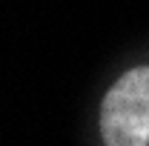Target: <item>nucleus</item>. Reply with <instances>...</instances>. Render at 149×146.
Segmentation results:
<instances>
[{"mask_svg":"<svg viewBox=\"0 0 149 146\" xmlns=\"http://www.w3.org/2000/svg\"><path fill=\"white\" fill-rule=\"evenodd\" d=\"M100 135L106 146L149 143V66L126 72L103 97Z\"/></svg>","mask_w":149,"mask_h":146,"instance_id":"1","label":"nucleus"}]
</instances>
